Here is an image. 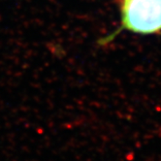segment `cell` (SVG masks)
Returning <instances> with one entry per match:
<instances>
[{
	"label": "cell",
	"mask_w": 161,
	"mask_h": 161,
	"mask_svg": "<svg viewBox=\"0 0 161 161\" xmlns=\"http://www.w3.org/2000/svg\"><path fill=\"white\" fill-rule=\"evenodd\" d=\"M122 26L150 34L161 30V0H123Z\"/></svg>",
	"instance_id": "1"
}]
</instances>
